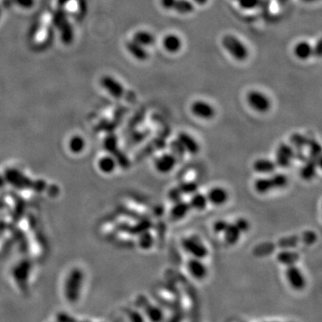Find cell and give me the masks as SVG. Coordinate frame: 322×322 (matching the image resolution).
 I'll list each match as a JSON object with an SVG mask.
<instances>
[{"instance_id": "6da1fadb", "label": "cell", "mask_w": 322, "mask_h": 322, "mask_svg": "<svg viewBox=\"0 0 322 322\" xmlns=\"http://www.w3.org/2000/svg\"><path fill=\"white\" fill-rule=\"evenodd\" d=\"M84 275L81 268H74L69 272L64 283V296L69 303L74 304L81 296Z\"/></svg>"}, {"instance_id": "7a4b0ae2", "label": "cell", "mask_w": 322, "mask_h": 322, "mask_svg": "<svg viewBox=\"0 0 322 322\" xmlns=\"http://www.w3.org/2000/svg\"><path fill=\"white\" fill-rule=\"evenodd\" d=\"M288 185V177L277 173L270 177H260L254 181V190L259 194H267L271 191L285 188Z\"/></svg>"}, {"instance_id": "3957f363", "label": "cell", "mask_w": 322, "mask_h": 322, "mask_svg": "<svg viewBox=\"0 0 322 322\" xmlns=\"http://www.w3.org/2000/svg\"><path fill=\"white\" fill-rule=\"evenodd\" d=\"M223 48L227 50L232 58L238 62H243L248 59L249 50L245 43L233 34H227L223 37Z\"/></svg>"}, {"instance_id": "277c9868", "label": "cell", "mask_w": 322, "mask_h": 322, "mask_svg": "<svg viewBox=\"0 0 322 322\" xmlns=\"http://www.w3.org/2000/svg\"><path fill=\"white\" fill-rule=\"evenodd\" d=\"M246 101L250 108L257 113H267L271 109L270 99L261 91L256 90L249 91L246 96Z\"/></svg>"}, {"instance_id": "5b68a950", "label": "cell", "mask_w": 322, "mask_h": 322, "mask_svg": "<svg viewBox=\"0 0 322 322\" xmlns=\"http://www.w3.org/2000/svg\"><path fill=\"white\" fill-rule=\"evenodd\" d=\"M182 247L193 258L204 259L209 254V250L201 241L195 236L185 237L182 240Z\"/></svg>"}, {"instance_id": "8992f818", "label": "cell", "mask_w": 322, "mask_h": 322, "mask_svg": "<svg viewBox=\"0 0 322 322\" xmlns=\"http://www.w3.org/2000/svg\"><path fill=\"white\" fill-rule=\"evenodd\" d=\"M32 265L27 260L20 261L12 269V276L21 289L27 287L28 280L31 274Z\"/></svg>"}, {"instance_id": "52a82bcc", "label": "cell", "mask_w": 322, "mask_h": 322, "mask_svg": "<svg viewBox=\"0 0 322 322\" xmlns=\"http://www.w3.org/2000/svg\"><path fill=\"white\" fill-rule=\"evenodd\" d=\"M286 277L287 282L294 290H303L306 286V279L304 273L296 266V264L286 267Z\"/></svg>"}, {"instance_id": "ba28073f", "label": "cell", "mask_w": 322, "mask_h": 322, "mask_svg": "<svg viewBox=\"0 0 322 322\" xmlns=\"http://www.w3.org/2000/svg\"><path fill=\"white\" fill-rule=\"evenodd\" d=\"M191 112L196 118L202 120H210L215 117L216 111L213 106L204 100H196L191 105Z\"/></svg>"}, {"instance_id": "9c48e42d", "label": "cell", "mask_w": 322, "mask_h": 322, "mask_svg": "<svg viewBox=\"0 0 322 322\" xmlns=\"http://www.w3.org/2000/svg\"><path fill=\"white\" fill-rule=\"evenodd\" d=\"M295 152L290 145L286 143H280L276 152V164L282 168H289L293 159H295Z\"/></svg>"}, {"instance_id": "30bf717a", "label": "cell", "mask_w": 322, "mask_h": 322, "mask_svg": "<svg viewBox=\"0 0 322 322\" xmlns=\"http://www.w3.org/2000/svg\"><path fill=\"white\" fill-rule=\"evenodd\" d=\"M177 158L172 153H164L155 159L154 168L160 174H168L177 166Z\"/></svg>"}, {"instance_id": "8fae6325", "label": "cell", "mask_w": 322, "mask_h": 322, "mask_svg": "<svg viewBox=\"0 0 322 322\" xmlns=\"http://www.w3.org/2000/svg\"><path fill=\"white\" fill-rule=\"evenodd\" d=\"M177 141L181 144L183 149L186 153L191 155H196L200 151V144L196 141L195 138L192 136L190 133L186 132H181L177 135Z\"/></svg>"}, {"instance_id": "7c38bea8", "label": "cell", "mask_w": 322, "mask_h": 322, "mask_svg": "<svg viewBox=\"0 0 322 322\" xmlns=\"http://www.w3.org/2000/svg\"><path fill=\"white\" fill-rule=\"evenodd\" d=\"M206 196L209 203L217 207L226 204L229 198L227 191L221 186H214Z\"/></svg>"}, {"instance_id": "4fadbf2b", "label": "cell", "mask_w": 322, "mask_h": 322, "mask_svg": "<svg viewBox=\"0 0 322 322\" xmlns=\"http://www.w3.org/2000/svg\"><path fill=\"white\" fill-rule=\"evenodd\" d=\"M187 269L191 274L192 277H194L196 279L201 280L207 276L208 269L202 262V260L197 258H193L188 260L187 262Z\"/></svg>"}, {"instance_id": "5bb4252c", "label": "cell", "mask_w": 322, "mask_h": 322, "mask_svg": "<svg viewBox=\"0 0 322 322\" xmlns=\"http://www.w3.org/2000/svg\"><path fill=\"white\" fill-rule=\"evenodd\" d=\"M253 168L256 173H259L261 175H269L276 171L277 166L274 160L261 158V159H256L254 161Z\"/></svg>"}, {"instance_id": "9a60e30c", "label": "cell", "mask_w": 322, "mask_h": 322, "mask_svg": "<svg viewBox=\"0 0 322 322\" xmlns=\"http://www.w3.org/2000/svg\"><path fill=\"white\" fill-rule=\"evenodd\" d=\"M190 210L189 202H186L183 200H177L176 202H174V205L170 209V217L174 220H181L183 218H186Z\"/></svg>"}, {"instance_id": "2e32d148", "label": "cell", "mask_w": 322, "mask_h": 322, "mask_svg": "<svg viewBox=\"0 0 322 322\" xmlns=\"http://www.w3.org/2000/svg\"><path fill=\"white\" fill-rule=\"evenodd\" d=\"M162 45L168 53L176 54L181 50L183 47V41L181 38L176 34H168L164 37Z\"/></svg>"}, {"instance_id": "e0dca14e", "label": "cell", "mask_w": 322, "mask_h": 322, "mask_svg": "<svg viewBox=\"0 0 322 322\" xmlns=\"http://www.w3.org/2000/svg\"><path fill=\"white\" fill-rule=\"evenodd\" d=\"M277 260L279 263L288 267L295 265L300 260V255L295 251L290 249H283L277 254Z\"/></svg>"}, {"instance_id": "ac0fdd59", "label": "cell", "mask_w": 322, "mask_h": 322, "mask_svg": "<svg viewBox=\"0 0 322 322\" xmlns=\"http://www.w3.org/2000/svg\"><path fill=\"white\" fill-rule=\"evenodd\" d=\"M127 49L128 52L132 55L134 59L139 61H145L149 59V53L145 47L140 45L134 41H127Z\"/></svg>"}, {"instance_id": "d6986e66", "label": "cell", "mask_w": 322, "mask_h": 322, "mask_svg": "<svg viewBox=\"0 0 322 322\" xmlns=\"http://www.w3.org/2000/svg\"><path fill=\"white\" fill-rule=\"evenodd\" d=\"M141 306L145 311L147 317L150 319L152 322H161L163 320V313L162 311L155 306L153 304H150L145 298H142L141 301Z\"/></svg>"}, {"instance_id": "ffe728a7", "label": "cell", "mask_w": 322, "mask_h": 322, "mask_svg": "<svg viewBox=\"0 0 322 322\" xmlns=\"http://www.w3.org/2000/svg\"><path fill=\"white\" fill-rule=\"evenodd\" d=\"M294 54L300 60H308L313 56V46L308 41H300L294 48Z\"/></svg>"}, {"instance_id": "44dd1931", "label": "cell", "mask_w": 322, "mask_h": 322, "mask_svg": "<svg viewBox=\"0 0 322 322\" xmlns=\"http://www.w3.org/2000/svg\"><path fill=\"white\" fill-rule=\"evenodd\" d=\"M222 234H224V239L227 242V244L230 245H236L240 240L241 235H242V233L235 225V223H228L227 227Z\"/></svg>"}, {"instance_id": "7402d4cb", "label": "cell", "mask_w": 322, "mask_h": 322, "mask_svg": "<svg viewBox=\"0 0 322 322\" xmlns=\"http://www.w3.org/2000/svg\"><path fill=\"white\" fill-rule=\"evenodd\" d=\"M171 10H174L179 14H189L194 12L195 6L193 2L191 0H174Z\"/></svg>"}, {"instance_id": "603a6c76", "label": "cell", "mask_w": 322, "mask_h": 322, "mask_svg": "<svg viewBox=\"0 0 322 322\" xmlns=\"http://www.w3.org/2000/svg\"><path fill=\"white\" fill-rule=\"evenodd\" d=\"M208 204H209V201L207 199V196L201 193H198V192H196L192 195V198L189 201L191 209H195L197 211L204 210L207 208Z\"/></svg>"}, {"instance_id": "cb8c5ba5", "label": "cell", "mask_w": 322, "mask_h": 322, "mask_svg": "<svg viewBox=\"0 0 322 322\" xmlns=\"http://www.w3.org/2000/svg\"><path fill=\"white\" fill-rule=\"evenodd\" d=\"M132 41L146 48V47L154 45L156 38L151 32L147 31H138L133 34Z\"/></svg>"}, {"instance_id": "d4e9b609", "label": "cell", "mask_w": 322, "mask_h": 322, "mask_svg": "<svg viewBox=\"0 0 322 322\" xmlns=\"http://www.w3.org/2000/svg\"><path fill=\"white\" fill-rule=\"evenodd\" d=\"M118 166V161L112 156H104L98 161V168L104 174H111Z\"/></svg>"}, {"instance_id": "484cf974", "label": "cell", "mask_w": 322, "mask_h": 322, "mask_svg": "<svg viewBox=\"0 0 322 322\" xmlns=\"http://www.w3.org/2000/svg\"><path fill=\"white\" fill-rule=\"evenodd\" d=\"M105 85H106L107 90L109 91V93L115 98L119 99L124 95V92H125L124 87L117 80L112 79V78H109V79L106 80Z\"/></svg>"}, {"instance_id": "4316f807", "label": "cell", "mask_w": 322, "mask_h": 322, "mask_svg": "<svg viewBox=\"0 0 322 322\" xmlns=\"http://www.w3.org/2000/svg\"><path fill=\"white\" fill-rule=\"evenodd\" d=\"M301 241L304 242L303 236H301V237H298L297 236H287V237L281 238L280 240L278 241L277 246L281 249H291V248L296 247Z\"/></svg>"}, {"instance_id": "83f0119b", "label": "cell", "mask_w": 322, "mask_h": 322, "mask_svg": "<svg viewBox=\"0 0 322 322\" xmlns=\"http://www.w3.org/2000/svg\"><path fill=\"white\" fill-rule=\"evenodd\" d=\"M69 150L73 154H79L85 148V141L81 136H73L68 141Z\"/></svg>"}, {"instance_id": "f1b7e54d", "label": "cell", "mask_w": 322, "mask_h": 322, "mask_svg": "<svg viewBox=\"0 0 322 322\" xmlns=\"http://www.w3.org/2000/svg\"><path fill=\"white\" fill-rule=\"evenodd\" d=\"M138 244L141 249H150L154 245V237L152 236L150 232L144 231L143 233H141V236H139Z\"/></svg>"}, {"instance_id": "f546056e", "label": "cell", "mask_w": 322, "mask_h": 322, "mask_svg": "<svg viewBox=\"0 0 322 322\" xmlns=\"http://www.w3.org/2000/svg\"><path fill=\"white\" fill-rule=\"evenodd\" d=\"M178 188L181 191L183 195L184 194H193L196 192H198V185L195 182H185L179 185Z\"/></svg>"}, {"instance_id": "4dcf8cb0", "label": "cell", "mask_w": 322, "mask_h": 322, "mask_svg": "<svg viewBox=\"0 0 322 322\" xmlns=\"http://www.w3.org/2000/svg\"><path fill=\"white\" fill-rule=\"evenodd\" d=\"M315 167H316V164L314 163V162L306 164L304 166L303 169H302V173H301L304 180H311L314 177V175H315Z\"/></svg>"}, {"instance_id": "1f68e13d", "label": "cell", "mask_w": 322, "mask_h": 322, "mask_svg": "<svg viewBox=\"0 0 322 322\" xmlns=\"http://www.w3.org/2000/svg\"><path fill=\"white\" fill-rule=\"evenodd\" d=\"M291 141L296 147L304 148V146H308L311 141L307 138H305L304 135H301L299 133H295L291 136Z\"/></svg>"}, {"instance_id": "d6a6232c", "label": "cell", "mask_w": 322, "mask_h": 322, "mask_svg": "<svg viewBox=\"0 0 322 322\" xmlns=\"http://www.w3.org/2000/svg\"><path fill=\"white\" fill-rule=\"evenodd\" d=\"M170 148H171V151H172L171 153L177 158V160H179V159H183L184 156L186 154V151L183 149L181 144L179 143V141H177V140L171 142Z\"/></svg>"}, {"instance_id": "836d02e7", "label": "cell", "mask_w": 322, "mask_h": 322, "mask_svg": "<svg viewBox=\"0 0 322 322\" xmlns=\"http://www.w3.org/2000/svg\"><path fill=\"white\" fill-rule=\"evenodd\" d=\"M240 5L241 8L245 10H251L256 8L260 4L261 0H236Z\"/></svg>"}, {"instance_id": "e575fe53", "label": "cell", "mask_w": 322, "mask_h": 322, "mask_svg": "<svg viewBox=\"0 0 322 322\" xmlns=\"http://www.w3.org/2000/svg\"><path fill=\"white\" fill-rule=\"evenodd\" d=\"M235 225H236L237 228L240 230L242 234L249 231L250 227H251L249 221L245 218H238L237 220H236Z\"/></svg>"}, {"instance_id": "d590c367", "label": "cell", "mask_w": 322, "mask_h": 322, "mask_svg": "<svg viewBox=\"0 0 322 322\" xmlns=\"http://www.w3.org/2000/svg\"><path fill=\"white\" fill-rule=\"evenodd\" d=\"M182 197H183V193H182L180 189L178 188V186L173 187L172 189H170L168 193V198L173 202L182 200Z\"/></svg>"}, {"instance_id": "8d00e7d4", "label": "cell", "mask_w": 322, "mask_h": 322, "mask_svg": "<svg viewBox=\"0 0 322 322\" xmlns=\"http://www.w3.org/2000/svg\"><path fill=\"white\" fill-rule=\"evenodd\" d=\"M227 225H228V222H227L226 220H222V219L217 220L213 224V231L217 234H222L224 230L226 229V227H227Z\"/></svg>"}, {"instance_id": "74e56055", "label": "cell", "mask_w": 322, "mask_h": 322, "mask_svg": "<svg viewBox=\"0 0 322 322\" xmlns=\"http://www.w3.org/2000/svg\"><path fill=\"white\" fill-rule=\"evenodd\" d=\"M129 315L132 322H144V319L141 316V313L138 312H132Z\"/></svg>"}, {"instance_id": "f35d334b", "label": "cell", "mask_w": 322, "mask_h": 322, "mask_svg": "<svg viewBox=\"0 0 322 322\" xmlns=\"http://www.w3.org/2000/svg\"><path fill=\"white\" fill-rule=\"evenodd\" d=\"M322 43L321 40L318 41L317 43L313 47V55L317 56V57H321L322 56Z\"/></svg>"}, {"instance_id": "ab89813d", "label": "cell", "mask_w": 322, "mask_h": 322, "mask_svg": "<svg viewBox=\"0 0 322 322\" xmlns=\"http://www.w3.org/2000/svg\"><path fill=\"white\" fill-rule=\"evenodd\" d=\"M173 3H174V0H160V4L162 5L164 9L166 10L172 9Z\"/></svg>"}, {"instance_id": "60d3db41", "label": "cell", "mask_w": 322, "mask_h": 322, "mask_svg": "<svg viewBox=\"0 0 322 322\" xmlns=\"http://www.w3.org/2000/svg\"><path fill=\"white\" fill-rule=\"evenodd\" d=\"M192 1L193 3H195V4H198V5H204L208 3L209 0H192Z\"/></svg>"}, {"instance_id": "b9f144b4", "label": "cell", "mask_w": 322, "mask_h": 322, "mask_svg": "<svg viewBox=\"0 0 322 322\" xmlns=\"http://www.w3.org/2000/svg\"><path fill=\"white\" fill-rule=\"evenodd\" d=\"M287 1H288V0H277V2H278L279 4H281V5H284V4H286Z\"/></svg>"}, {"instance_id": "7bdbcfd3", "label": "cell", "mask_w": 322, "mask_h": 322, "mask_svg": "<svg viewBox=\"0 0 322 322\" xmlns=\"http://www.w3.org/2000/svg\"><path fill=\"white\" fill-rule=\"evenodd\" d=\"M305 3H313V2H316L318 0H303Z\"/></svg>"}, {"instance_id": "ee69618b", "label": "cell", "mask_w": 322, "mask_h": 322, "mask_svg": "<svg viewBox=\"0 0 322 322\" xmlns=\"http://www.w3.org/2000/svg\"></svg>"}]
</instances>
